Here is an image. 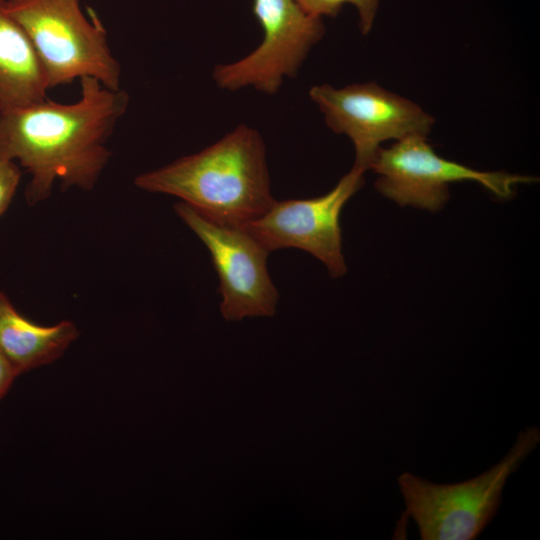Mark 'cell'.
<instances>
[{"instance_id": "3", "label": "cell", "mask_w": 540, "mask_h": 540, "mask_svg": "<svg viewBox=\"0 0 540 540\" xmlns=\"http://www.w3.org/2000/svg\"><path fill=\"white\" fill-rule=\"evenodd\" d=\"M540 441L538 427L518 434L503 459L475 478L436 484L411 473L398 478L406 513L423 540L476 539L499 508L505 484Z\"/></svg>"}, {"instance_id": "1", "label": "cell", "mask_w": 540, "mask_h": 540, "mask_svg": "<svg viewBox=\"0 0 540 540\" xmlns=\"http://www.w3.org/2000/svg\"><path fill=\"white\" fill-rule=\"evenodd\" d=\"M80 80V98L70 104L45 100L0 112V160L19 161L30 174V205L48 198L56 181L91 190L106 167L109 138L124 116L129 95L93 77Z\"/></svg>"}, {"instance_id": "7", "label": "cell", "mask_w": 540, "mask_h": 540, "mask_svg": "<svg viewBox=\"0 0 540 540\" xmlns=\"http://www.w3.org/2000/svg\"><path fill=\"white\" fill-rule=\"evenodd\" d=\"M253 14L263 30L260 45L244 58L214 68L216 84L229 91L252 86L275 94L284 77L293 78L325 33L322 17L296 0H253Z\"/></svg>"}, {"instance_id": "4", "label": "cell", "mask_w": 540, "mask_h": 540, "mask_svg": "<svg viewBox=\"0 0 540 540\" xmlns=\"http://www.w3.org/2000/svg\"><path fill=\"white\" fill-rule=\"evenodd\" d=\"M9 14L29 36L47 75L49 88L93 77L120 89L121 66L107 33L90 9L86 18L79 0H6Z\"/></svg>"}, {"instance_id": "14", "label": "cell", "mask_w": 540, "mask_h": 540, "mask_svg": "<svg viewBox=\"0 0 540 540\" xmlns=\"http://www.w3.org/2000/svg\"><path fill=\"white\" fill-rule=\"evenodd\" d=\"M18 376L20 375L15 367L0 350V401L8 393Z\"/></svg>"}, {"instance_id": "11", "label": "cell", "mask_w": 540, "mask_h": 540, "mask_svg": "<svg viewBox=\"0 0 540 540\" xmlns=\"http://www.w3.org/2000/svg\"><path fill=\"white\" fill-rule=\"evenodd\" d=\"M78 336L76 325L68 320L52 326L31 321L0 291V350L19 375L53 363Z\"/></svg>"}, {"instance_id": "13", "label": "cell", "mask_w": 540, "mask_h": 540, "mask_svg": "<svg viewBox=\"0 0 540 540\" xmlns=\"http://www.w3.org/2000/svg\"><path fill=\"white\" fill-rule=\"evenodd\" d=\"M21 179L15 161L0 160V216L8 209Z\"/></svg>"}, {"instance_id": "6", "label": "cell", "mask_w": 540, "mask_h": 540, "mask_svg": "<svg viewBox=\"0 0 540 540\" xmlns=\"http://www.w3.org/2000/svg\"><path fill=\"white\" fill-rule=\"evenodd\" d=\"M370 169L379 175L378 192L399 206L440 210L449 199V184L476 181L494 195L509 199L519 183L535 177L506 172H483L437 155L426 136L414 135L379 148Z\"/></svg>"}, {"instance_id": "5", "label": "cell", "mask_w": 540, "mask_h": 540, "mask_svg": "<svg viewBox=\"0 0 540 540\" xmlns=\"http://www.w3.org/2000/svg\"><path fill=\"white\" fill-rule=\"evenodd\" d=\"M309 96L326 125L353 142V168L362 172L370 169L382 142L427 136L435 123L433 116L416 103L373 82L343 88L315 85Z\"/></svg>"}, {"instance_id": "12", "label": "cell", "mask_w": 540, "mask_h": 540, "mask_svg": "<svg viewBox=\"0 0 540 540\" xmlns=\"http://www.w3.org/2000/svg\"><path fill=\"white\" fill-rule=\"evenodd\" d=\"M308 13L323 17H335L346 4L355 6L359 29L363 35H367L372 27L378 11L380 0H296Z\"/></svg>"}, {"instance_id": "8", "label": "cell", "mask_w": 540, "mask_h": 540, "mask_svg": "<svg viewBox=\"0 0 540 540\" xmlns=\"http://www.w3.org/2000/svg\"><path fill=\"white\" fill-rule=\"evenodd\" d=\"M174 210L210 253L224 319L273 316L279 294L267 269L269 252L241 226L212 221L182 201Z\"/></svg>"}, {"instance_id": "9", "label": "cell", "mask_w": 540, "mask_h": 540, "mask_svg": "<svg viewBox=\"0 0 540 540\" xmlns=\"http://www.w3.org/2000/svg\"><path fill=\"white\" fill-rule=\"evenodd\" d=\"M364 172L352 168L328 193L310 199L274 201L261 216L240 225L269 253L278 249L304 250L327 268L332 278L347 266L339 223L345 203L363 186Z\"/></svg>"}, {"instance_id": "10", "label": "cell", "mask_w": 540, "mask_h": 540, "mask_svg": "<svg viewBox=\"0 0 540 540\" xmlns=\"http://www.w3.org/2000/svg\"><path fill=\"white\" fill-rule=\"evenodd\" d=\"M0 0V112L20 109L47 98V75L23 27Z\"/></svg>"}, {"instance_id": "2", "label": "cell", "mask_w": 540, "mask_h": 540, "mask_svg": "<svg viewBox=\"0 0 540 540\" xmlns=\"http://www.w3.org/2000/svg\"><path fill=\"white\" fill-rule=\"evenodd\" d=\"M145 191L180 198L204 217L240 226L274 203L264 141L245 124L201 151L138 175Z\"/></svg>"}]
</instances>
